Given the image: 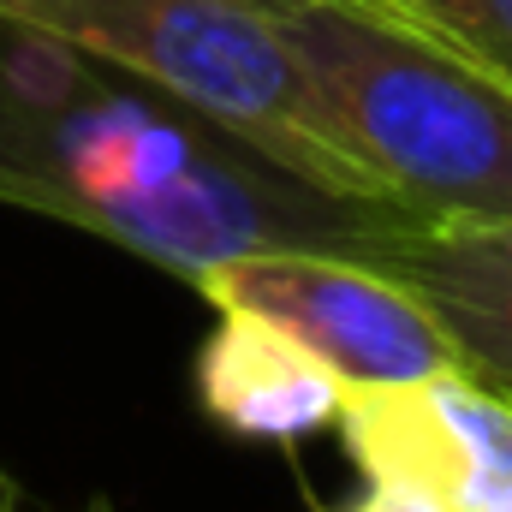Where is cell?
Segmentation results:
<instances>
[{
	"label": "cell",
	"instance_id": "cell-1",
	"mask_svg": "<svg viewBox=\"0 0 512 512\" xmlns=\"http://www.w3.org/2000/svg\"><path fill=\"white\" fill-rule=\"evenodd\" d=\"M6 30V24H0ZM0 54V203L84 227L185 286L251 251L352 256L399 209L328 197L221 120L90 60L54 36L6 30Z\"/></svg>",
	"mask_w": 512,
	"mask_h": 512
},
{
	"label": "cell",
	"instance_id": "cell-2",
	"mask_svg": "<svg viewBox=\"0 0 512 512\" xmlns=\"http://www.w3.org/2000/svg\"><path fill=\"white\" fill-rule=\"evenodd\" d=\"M304 84L393 209L512 221V90L387 0H268Z\"/></svg>",
	"mask_w": 512,
	"mask_h": 512
},
{
	"label": "cell",
	"instance_id": "cell-3",
	"mask_svg": "<svg viewBox=\"0 0 512 512\" xmlns=\"http://www.w3.org/2000/svg\"><path fill=\"white\" fill-rule=\"evenodd\" d=\"M0 24L179 96L328 197L393 209L328 126L268 0H0Z\"/></svg>",
	"mask_w": 512,
	"mask_h": 512
},
{
	"label": "cell",
	"instance_id": "cell-4",
	"mask_svg": "<svg viewBox=\"0 0 512 512\" xmlns=\"http://www.w3.org/2000/svg\"><path fill=\"white\" fill-rule=\"evenodd\" d=\"M191 292H203L215 310H245L274 322L346 387L417 382L459 364L441 322L393 274L358 256L310 251V245L227 256L203 268Z\"/></svg>",
	"mask_w": 512,
	"mask_h": 512
},
{
	"label": "cell",
	"instance_id": "cell-5",
	"mask_svg": "<svg viewBox=\"0 0 512 512\" xmlns=\"http://www.w3.org/2000/svg\"><path fill=\"white\" fill-rule=\"evenodd\" d=\"M334 429L364 483L423 489L459 512L512 501V393L465 364L417 382L346 387Z\"/></svg>",
	"mask_w": 512,
	"mask_h": 512
},
{
	"label": "cell",
	"instance_id": "cell-6",
	"mask_svg": "<svg viewBox=\"0 0 512 512\" xmlns=\"http://www.w3.org/2000/svg\"><path fill=\"white\" fill-rule=\"evenodd\" d=\"M352 256L393 274L441 322L465 370L512 393V221L382 215Z\"/></svg>",
	"mask_w": 512,
	"mask_h": 512
},
{
	"label": "cell",
	"instance_id": "cell-7",
	"mask_svg": "<svg viewBox=\"0 0 512 512\" xmlns=\"http://www.w3.org/2000/svg\"><path fill=\"white\" fill-rule=\"evenodd\" d=\"M197 399L221 429L245 441H304L340 417L346 382L274 322L221 310L197 352Z\"/></svg>",
	"mask_w": 512,
	"mask_h": 512
},
{
	"label": "cell",
	"instance_id": "cell-8",
	"mask_svg": "<svg viewBox=\"0 0 512 512\" xmlns=\"http://www.w3.org/2000/svg\"><path fill=\"white\" fill-rule=\"evenodd\" d=\"M512 90V0H387Z\"/></svg>",
	"mask_w": 512,
	"mask_h": 512
},
{
	"label": "cell",
	"instance_id": "cell-9",
	"mask_svg": "<svg viewBox=\"0 0 512 512\" xmlns=\"http://www.w3.org/2000/svg\"><path fill=\"white\" fill-rule=\"evenodd\" d=\"M340 512H459L447 507V501H435V495H423V489H399V483H370L352 507Z\"/></svg>",
	"mask_w": 512,
	"mask_h": 512
},
{
	"label": "cell",
	"instance_id": "cell-10",
	"mask_svg": "<svg viewBox=\"0 0 512 512\" xmlns=\"http://www.w3.org/2000/svg\"><path fill=\"white\" fill-rule=\"evenodd\" d=\"M0 512H18V483L0 471Z\"/></svg>",
	"mask_w": 512,
	"mask_h": 512
},
{
	"label": "cell",
	"instance_id": "cell-11",
	"mask_svg": "<svg viewBox=\"0 0 512 512\" xmlns=\"http://www.w3.org/2000/svg\"><path fill=\"white\" fill-rule=\"evenodd\" d=\"M489 512H512V501H501V507H489Z\"/></svg>",
	"mask_w": 512,
	"mask_h": 512
},
{
	"label": "cell",
	"instance_id": "cell-12",
	"mask_svg": "<svg viewBox=\"0 0 512 512\" xmlns=\"http://www.w3.org/2000/svg\"><path fill=\"white\" fill-rule=\"evenodd\" d=\"M84 512H108V507H102V501H96V507H84Z\"/></svg>",
	"mask_w": 512,
	"mask_h": 512
}]
</instances>
